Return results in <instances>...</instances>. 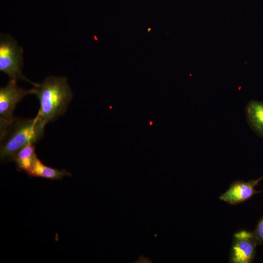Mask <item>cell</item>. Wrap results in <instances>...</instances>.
Wrapping results in <instances>:
<instances>
[{
  "mask_svg": "<svg viewBox=\"0 0 263 263\" xmlns=\"http://www.w3.org/2000/svg\"><path fill=\"white\" fill-rule=\"evenodd\" d=\"M35 88L39 102L37 115L45 124L65 113L73 97L66 77L48 76Z\"/></svg>",
  "mask_w": 263,
  "mask_h": 263,
  "instance_id": "cell-2",
  "label": "cell"
},
{
  "mask_svg": "<svg viewBox=\"0 0 263 263\" xmlns=\"http://www.w3.org/2000/svg\"><path fill=\"white\" fill-rule=\"evenodd\" d=\"M253 233L258 244H263V216L259 222Z\"/></svg>",
  "mask_w": 263,
  "mask_h": 263,
  "instance_id": "cell-10",
  "label": "cell"
},
{
  "mask_svg": "<svg viewBox=\"0 0 263 263\" xmlns=\"http://www.w3.org/2000/svg\"><path fill=\"white\" fill-rule=\"evenodd\" d=\"M263 179V176L247 182L237 180L231 184L229 188L220 196L219 199L232 205L242 203L258 192L255 188Z\"/></svg>",
  "mask_w": 263,
  "mask_h": 263,
  "instance_id": "cell-6",
  "label": "cell"
},
{
  "mask_svg": "<svg viewBox=\"0 0 263 263\" xmlns=\"http://www.w3.org/2000/svg\"><path fill=\"white\" fill-rule=\"evenodd\" d=\"M45 124L36 115L33 118L15 117L0 127V160L13 162L18 152L29 143L35 144L44 136Z\"/></svg>",
  "mask_w": 263,
  "mask_h": 263,
  "instance_id": "cell-1",
  "label": "cell"
},
{
  "mask_svg": "<svg viewBox=\"0 0 263 263\" xmlns=\"http://www.w3.org/2000/svg\"><path fill=\"white\" fill-rule=\"evenodd\" d=\"M23 49L10 35L2 34L0 41V71L7 75L10 79L28 82L36 87L39 83L27 78L22 73Z\"/></svg>",
  "mask_w": 263,
  "mask_h": 263,
  "instance_id": "cell-3",
  "label": "cell"
},
{
  "mask_svg": "<svg viewBox=\"0 0 263 263\" xmlns=\"http://www.w3.org/2000/svg\"><path fill=\"white\" fill-rule=\"evenodd\" d=\"M37 157L35 144L29 143L18 152L13 162L15 163L18 171L26 173L31 168Z\"/></svg>",
  "mask_w": 263,
  "mask_h": 263,
  "instance_id": "cell-8",
  "label": "cell"
},
{
  "mask_svg": "<svg viewBox=\"0 0 263 263\" xmlns=\"http://www.w3.org/2000/svg\"><path fill=\"white\" fill-rule=\"evenodd\" d=\"M245 112L250 125L263 136V102L250 101L246 107Z\"/></svg>",
  "mask_w": 263,
  "mask_h": 263,
  "instance_id": "cell-9",
  "label": "cell"
},
{
  "mask_svg": "<svg viewBox=\"0 0 263 263\" xmlns=\"http://www.w3.org/2000/svg\"><path fill=\"white\" fill-rule=\"evenodd\" d=\"M35 87L24 89L17 84V80L10 79L0 89V127L10 123L15 117L14 111L17 104L25 96L35 94Z\"/></svg>",
  "mask_w": 263,
  "mask_h": 263,
  "instance_id": "cell-4",
  "label": "cell"
},
{
  "mask_svg": "<svg viewBox=\"0 0 263 263\" xmlns=\"http://www.w3.org/2000/svg\"><path fill=\"white\" fill-rule=\"evenodd\" d=\"M257 244L253 232L241 230L235 233L230 253V262L251 263L255 257Z\"/></svg>",
  "mask_w": 263,
  "mask_h": 263,
  "instance_id": "cell-5",
  "label": "cell"
},
{
  "mask_svg": "<svg viewBox=\"0 0 263 263\" xmlns=\"http://www.w3.org/2000/svg\"><path fill=\"white\" fill-rule=\"evenodd\" d=\"M26 174L30 177H41L51 180H61L65 176H72L71 173L65 169H58L44 164L38 157Z\"/></svg>",
  "mask_w": 263,
  "mask_h": 263,
  "instance_id": "cell-7",
  "label": "cell"
}]
</instances>
